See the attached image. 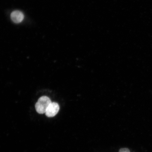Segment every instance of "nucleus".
I'll return each mask as SVG.
<instances>
[{
    "mask_svg": "<svg viewBox=\"0 0 152 152\" xmlns=\"http://www.w3.org/2000/svg\"><path fill=\"white\" fill-rule=\"evenodd\" d=\"M11 20L15 23H20L23 20L24 15L21 11L16 10L13 11L11 14Z\"/></svg>",
    "mask_w": 152,
    "mask_h": 152,
    "instance_id": "3",
    "label": "nucleus"
},
{
    "mask_svg": "<svg viewBox=\"0 0 152 152\" xmlns=\"http://www.w3.org/2000/svg\"><path fill=\"white\" fill-rule=\"evenodd\" d=\"M52 102L50 99L48 97L45 96L41 97L36 104V111L39 114L45 113L48 108Z\"/></svg>",
    "mask_w": 152,
    "mask_h": 152,
    "instance_id": "1",
    "label": "nucleus"
},
{
    "mask_svg": "<svg viewBox=\"0 0 152 152\" xmlns=\"http://www.w3.org/2000/svg\"><path fill=\"white\" fill-rule=\"evenodd\" d=\"M119 152H130V150L128 148H121V149H120Z\"/></svg>",
    "mask_w": 152,
    "mask_h": 152,
    "instance_id": "4",
    "label": "nucleus"
},
{
    "mask_svg": "<svg viewBox=\"0 0 152 152\" xmlns=\"http://www.w3.org/2000/svg\"><path fill=\"white\" fill-rule=\"evenodd\" d=\"M60 110L59 104L56 102H52L48 108L45 115L48 117H53L56 116Z\"/></svg>",
    "mask_w": 152,
    "mask_h": 152,
    "instance_id": "2",
    "label": "nucleus"
}]
</instances>
